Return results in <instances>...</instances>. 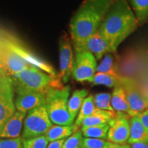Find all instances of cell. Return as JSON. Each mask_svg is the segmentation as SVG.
<instances>
[{
  "label": "cell",
  "mask_w": 148,
  "mask_h": 148,
  "mask_svg": "<svg viewBox=\"0 0 148 148\" xmlns=\"http://www.w3.org/2000/svg\"><path fill=\"white\" fill-rule=\"evenodd\" d=\"M10 78L16 92H47L50 88H60L64 86L58 75L57 77L52 76L32 65Z\"/></svg>",
  "instance_id": "3957f363"
},
{
  "label": "cell",
  "mask_w": 148,
  "mask_h": 148,
  "mask_svg": "<svg viewBox=\"0 0 148 148\" xmlns=\"http://www.w3.org/2000/svg\"><path fill=\"white\" fill-rule=\"evenodd\" d=\"M108 148H131L130 146L126 145H119V144L112 143L109 142Z\"/></svg>",
  "instance_id": "836d02e7"
},
{
  "label": "cell",
  "mask_w": 148,
  "mask_h": 148,
  "mask_svg": "<svg viewBox=\"0 0 148 148\" xmlns=\"http://www.w3.org/2000/svg\"><path fill=\"white\" fill-rule=\"evenodd\" d=\"M47 92L35 91L16 92V96L14 99L16 109L20 112L27 113L37 107L45 105Z\"/></svg>",
  "instance_id": "4fadbf2b"
},
{
  "label": "cell",
  "mask_w": 148,
  "mask_h": 148,
  "mask_svg": "<svg viewBox=\"0 0 148 148\" xmlns=\"http://www.w3.org/2000/svg\"><path fill=\"white\" fill-rule=\"evenodd\" d=\"M137 116H138V118H139V119L142 122L144 126L145 127V128L148 130V108L143 111L142 112H140Z\"/></svg>",
  "instance_id": "4dcf8cb0"
},
{
  "label": "cell",
  "mask_w": 148,
  "mask_h": 148,
  "mask_svg": "<svg viewBox=\"0 0 148 148\" xmlns=\"http://www.w3.org/2000/svg\"><path fill=\"white\" fill-rule=\"evenodd\" d=\"M3 42L7 47H8L12 51H14L24 60L26 61L29 65L36 66V67L41 69L42 71L46 72L52 76L57 77L58 75L54 68L50 64L48 63L43 59L37 56L34 53H32L27 48L24 47L18 42L14 40L5 39L3 40Z\"/></svg>",
  "instance_id": "30bf717a"
},
{
  "label": "cell",
  "mask_w": 148,
  "mask_h": 148,
  "mask_svg": "<svg viewBox=\"0 0 148 148\" xmlns=\"http://www.w3.org/2000/svg\"><path fill=\"white\" fill-rule=\"evenodd\" d=\"M94 103L96 107L101 110L115 112L111 105V95L108 92L96 94L94 96Z\"/></svg>",
  "instance_id": "484cf974"
},
{
  "label": "cell",
  "mask_w": 148,
  "mask_h": 148,
  "mask_svg": "<svg viewBox=\"0 0 148 148\" xmlns=\"http://www.w3.org/2000/svg\"><path fill=\"white\" fill-rule=\"evenodd\" d=\"M97 72L108 74L118 78H121L122 77L119 74L117 66L114 62L113 57L110 53L105 55L102 61L99 63V65H97Z\"/></svg>",
  "instance_id": "603a6c76"
},
{
  "label": "cell",
  "mask_w": 148,
  "mask_h": 148,
  "mask_svg": "<svg viewBox=\"0 0 148 148\" xmlns=\"http://www.w3.org/2000/svg\"><path fill=\"white\" fill-rule=\"evenodd\" d=\"M77 130H79V127L75 124L71 125H52L44 135L49 142H52L71 136Z\"/></svg>",
  "instance_id": "ac0fdd59"
},
{
  "label": "cell",
  "mask_w": 148,
  "mask_h": 148,
  "mask_svg": "<svg viewBox=\"0 0 148 148\" xmlns=\"http://www.w3.org/2000/svg\"><path fill=\"white\" fill-rule=\"evenodd\" d=\"M116 116V113L115 112H110V111L99 109L92 115L84 119L81 125L82 127H86L108 123Z\"/></svg>",
  "instance_id": "d6986e66"
},
{
  "label": "cell",
  "mask_w": 148,
  "mask_h": 148,
  "mask_svg": "<svg viewBox=\"0 0 148 148\" xmlns=\"http://www.w3.org/2000/svg\"><path fill=\"white\" fill-rule=\"evenodd\" d=\"M71 38L66 33L61 35L59 39V53H60V71L59 78L63 84L69 82L73 74L75 57L71 47Z\"/></svg>",
  "instance_id": "9c48e42d"
},
{
  "label": "cell",
  "mask_w": 148,
  "mask_h": 148,
  "mask_svg": "<svg viewBox=\"0 0 148 148\" xmlns=\"http://www.w3.org/2000/svg\"><path fill=\"white\" fill-rule=\"evenodd\" d=\"M130 145L131 148H148V142H138Z\"/></svg>",
  "instance_id": "d6a6232c"
},
{
  "label": "cell",
  "mask_w": 148,
  "mask_h": 148,
  "mask_svg": "<svg viewBox=\"0 0 148 148\" xmlns=\"http://www.w3.org/2000/svg\"><path fill=\"white\" fill-rule=\"evenodd\" d=\"M51 125L45 105L37 107L29 111L25 116L21 138L26 139L44 135Z\"/></svg>",
  "instance_id": "5b68a950"
},
{
  "label": "cell",
  "mask_w": 148,
  "mask_h": 148,
  "mask_svg": "<svg viewBox=\"0 0 148 148\" xmlns=\"http://www.w3.org/2000/svg\"><path fill=\"white\" fill-rule=\"evenodd\" d=\"M3 49V40H0V60H1V53H2Z\"/></svg>",
  "instance_id": "e575fe53"
},
{
  "label": "cell",
  "mask_w": 148,
  "mask_h": 148,
  "mask_svg": "<svg viewBox=\"0 0 148 148\" xmlns=\"http://www.w3.org/2000/svg\"><path fill=\"white\" fill-rule=\"evenodd\" d=\"M97 60L95 56L86 50L75 51L72 77L78 82H90L97 72Z\"/></svg>",
  "instance_id": "52a82bcc"
},
{
  "label": "cell",
  "mask_w": 148,
  "mask_h": 148,
  "mask_svg": "<svg viewBox=\"0 0 148 148\" xmlns=\"http://www.w3.org/2000/svg\"><path fill=\"white\" fill-rule=\"evenodd\" d=\"M108 130V123H105V124L95 125V126L82 127L81 131L85 138L105 139L107 138Z\"/></svg>",
  "instance_id": "cb8c5ba5"
},
{
  "label": "cell",
  "mask_w": 148,
  "mask_h": 148,
  "mask_svg": "<svg viewBox=\"0 0 148 148\" xmlns=\"http://www.w3.org/2000/svg\"><path fill=\"white\" fill-rule=\"evenodd\" d=\"M30 66L18 54L7 47L3 42L0 60V73L11 77Z\"/></svg>",
  "instance_id": "8fae6325"
},
{
  "label": "cell",
  "mask_w": 148,
  "mask_h": 148,
  "mask_svg": "<svg viewBox=\"0 0 148 148\" xmlns=\"http://www.w3.org/2000/svg\"><path fill=\"white\" fill-rule=\"evenodd\" d=\"M136 16L127 0H114L98 30L110 44L113 53L138 28Z\"/></svg>",
  "instance_id": "7a4b0ae2"
},
{
  "label": "cell",
  "mask_w": 148,
  "mask_h": 148,
  "mask_svg": "<svg viewBox=\"0 0 148 148\" xmlns=\"http://www.w3.org/2000/svg\"><path fill=\"white\" fill-rule=\"evenodd\" d=\"M22 148H23V147H22Z\"/></svg>",
  "instance_id": "d590c367"
},
{
  "label": "cell",
  "mask_w": 148,
  "mask_h": 148,
  "mask_svg": "<svg viewBox=\"0 0 148 148\" xmlns=\"http://www.w3.org/2000/svg\"><path fill=\"white\" fill-rule=\"evenodd\" d=\"M88 94V90L86 88L75 90L68 101V109L71 116L73 119L78 113L81 108L83 101Z\"/></svg>",
  "instance_id": "ffe728a7"
},
{
  "label": "cell",
  "mask_w": 148,
  "mask_h": 148,
  "mask_svg": "<svg viewBox=\"0 0 148 148\" xmlns=\"http://www.w3.org/2000/svg\"><path fill=\"white\" fill-rule=\"evenodd\" d=\"M23 138H0V148H22Z\"/></svg>",
  "instance_id": "f546056e"
},
{
  "label": "cell",
  "mask_w": 148,
  "mask_h": 148,
  "mask_svg": "<svg viewBox=\"0 0 148 148\" xmlns=\"http://www.w3.org/2000/svg\"><path fill=\"white\" fill-rule=\"evenodd\" d=\"M16 112L14 90L10 77L0 73V131Z\"/></svg>",
  "instance_id": "8992f818"
},
{
  "label": "cell",
  "mask_w": 148,
  "mask_h": 148,
  "mask_svg": "<svg viewBox=\"0 0 148 148\" xmlns=\"http://www.w3.org/2000/svg\"><path fill=\"white\" fill-rule=\"evenodd\" d=\"M137 19L138 25L143 26L148 21V0H127Z\"/></svg>",
  "instance_id": "44dd1931"
},
{
  "label": "cell",
  "mask_w": 148,
  "mask_h": 148,
  "mask_svg": "<svg viewBox=\"0 0 148 148\" xmlns=\"http://www.w3.org/2000/svg\"><path fill=\"white\" fill-rule=\"evenodd\" d=\"M111 105L116 114H126L130 116V108L125 90L121 84H118L113 88V91L111 95Z\"/></svg>",
  "instance_id": "2e32d148"
},
{
  "label": "cell",
  "mask_w": 148,
  "mask_h": 148,
  "mask_svg": "<svg viewBox=\"0 0 148 148\" xmlns=\"http://www.w3.org/2000/svg\"><path fill=\"white\" fill-rule=\"evenodd\" d=\"M114 0H84L75 11L69 24L75 51H82L86 41L98 31Z\"/></svg>",
  "instance_id": "6da1fadb"
},
{
  "label": "cell",
  "mask_w": 148,
  "mask_h": 148,
  "mask_svg": "<svg viewBox=\"0 0 148 148\" xmlns=\"http://www.w3.org/2000/svg\"><path fill=\"white\" fill-rule=\"evenodd\" d=\"M64 141H65L64 139H61L50 142L48 144L47 148H62Z\"/></svg>",
  "instance_id": "1f68e13d"
},
{
  "label": "cell",
  "mask_w": 148,
  "mask_h": 148,
  "mask_svg": "<svg viewBox=\"0 0 148 148\" xmlns=\"http://www.w3.org/2000/svg\"><path fill=\"white\" fill-rule=\"evenodd\" d=\"M109 142L100 138H84L81 148H108Z\"/></svg>",
  "instance_id": "f1b7e54d"
},
{
  "label": "cell",
  "mask_w": 148,
  "mask_h": 148,
  "mask_svg": "<svg viewBox=\"0 0 148 148\" xmlns=\"http://www.w3.org/2000/svg\"><path fill=\"white\" fill-rule=\"evenodd\" d=\"M49 140L45 135L23 139V148H47Z\"/></svg>",
  "instance_id": "4316f807"
},
{
  "label": "cell",
  "mask_w": 148,
  "mask_h": 148,
  "mask_svg": "<svg viewBox=\"0 0 148 148\" xmlns=\"http://www.w3.org/2000/svg\"><path fill=\"white\" fill-rule=\"evenodd\" d=\"M26 113L16 110L13 115L5 123L1 131V138H19L23 121Z\"/></svg>",
  "instance_id": "9a60e30c"
},
{
  "label": "cell",
  "mask_w": 148,
  "mask_h": 148,
  "mask_svg": "<svg viewBox=\"0 0 148 148\" xmlns=\"http://www.w3.org/2000/svg\"><path fill=\"white\" fill-rule=\"evenodd\" d=\"M121 77L118 78L108 74L96 72L89 83L92 85H103L109 88H114L121 84Z\"/></svg>",
  "instance_id": "d4e9b609"
},
{
  "label": "cell",
  "mask_w": 148,
  "mask_h": 148,
  "mask_svg": "<svg viewBox=\"0 0 148 148\" xmlns=\"http://www.w3.org/2000/svg\"><path fill=\"white\" fill-rule=\"evenodd\" d=\"M83 50L91 53L97 60H100L104 55L113 53L110 44L99 33V30L88 38Z\"/></svg>",
  "instance_id": "5bb4252c"
},
{
  "label": "cell",
  "mask_w": 148,
  "mask_h": 148,
  "mask_svg": "<svg viewBox=\"0 0 148 148\" xmlns=\"http://www.w3.org/2000/svg\"><path fill=\"white\" fill-rule=\"evenodd\" d=\"M99 109V108L96 107L95 103H94V96L92 95H88L83 101L80 110H79L74 124L79 127L82 125V121H84V119L92 115V114L97 112Z\"/></svg>",
  "instance_id": "7402d4cb"
},
{
  "label": "cell",
  "mask_w": 148,
  "mask_h": 148,
  "mask_svg": "<svg viewBox=\"0 0 148 148\" xmlns=\"http://www.w3.org/2000/svg\"><path fill=\"white\" fill-rule=\"evenodd\" d=\"M121 84L125 90L130 108V118L137 116L140 112L147 109L148 99L138 87L134 79L127 76H122Z\"/></svg>",
  "instance_id": "ba28073f"
},
{
  "label": "cell",
  "mask_w": 148,
  "mask_h": 148,
  "mask_svg": "<svg viewBox=\"0 0 148 148\" xmlns=\"http://www.w3.org/2000/svg\"><path fill=\"white\" fill-rule=\"evenodd\" d=\"M82 140V132L79 130L65 140L62 148H81Z\"/></svg>",
  "instance_id": "83f0119b"
},
{
  "label": "cell",
  "mask_w": 148,
  "mask_h": 148,
  "mask_svg": "<svg viewBox=\"0 0 148 148\" xmlns=\"http://www.w3.org/2000/svg\"><path fill=\"white\" fill-rule=\"evenodd\" d=\"M130 138L128 143L132 144L138 142H148V130L145 128L138 116L130 120Z\"/></svg>",
  "instance_id": "e0dca14e"
},
{
  "label": "cell",
  "mask_w": 148,
  "mask_h": 148,
  "mask_svg": "<svg viewBox=\"0 0 148 148\" xmlns=\"http://www.w3.org/2000/svg\"><path fill=\"white\" fill-rule=\"evenodd\" d=\"M128 117L126 114H116L115 117L109 122L106 138L110 143L123 145L128 141L130 133Z\"/></svg>",
  "instance_id": "7c38bea8"
},
{
  "label": "cell",
  "mask_w": 148,
  "mask_h": 148,
  "mask_svg": "<svg viewBox=\"0 0 148 148\" xmlns=\"http://www.w3.org/2000/svg\"><path fill=\"white\" fill-rule=\"evenodd\" d=\"M69 86L60 88H50L46 95L45 107L51 123L59 125H73L74 119L68 109Z\"/></svg>",
  "instance_id": "277c9868"
}]
</instances>
